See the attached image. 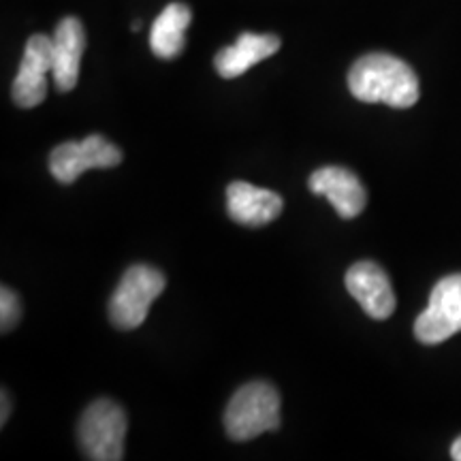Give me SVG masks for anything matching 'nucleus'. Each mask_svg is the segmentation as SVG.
Instances as JSON below:
<instances>
[{"label": "nucleus", "instance_id": "f257e3e1", "mask_svg": "<svg viewBox=\"0 0 461 461\" xmlns=\"http://www.w3.org/2000/svg\"><path fill=\"white\" fill-rule=\"evenodd\" d=\"M348 90L357 101L408 109L419 101V77L411 65L391 54H367L348 73Z\"/></svg>", "mask_w": 461, "mask_h": 461}, {"label": "nucleus", "instance_id": "f03ea898", "mask_svg": "<svg viewBox=\"0 0 461 461\" xmlns=\"http://www.w3.org/2000/svg\"><path fill=\"white\" fill-rule=\"evenodd\" d=\"M280 393L269 383L255 380L238 389L224 411V429L230 440L252 438L280 428Z\"/></svg>", "mask_w": 461, "mask_h": 461}, {"label": "nucleus", "instance_id": "7ed1b4c3", "mask_svg": "<svg viewBox=\"0 0 461 461\" xmlns=\"http://www.w3.org/2000/svg\"><path fill=\"white\" fill-rule=\"evenodd\" d=\"M167 280L149 265H132L122 276L109 299V321L122 331L137 330L152 305L165 291Z\"/></svg>", "mask_w": 461, "mask_h": 461}, {"label": "nucleus", "instance_id": "20e7f679", "mask_svg": "<svg viewBox=\"0 0 461 461\" xmlns=\"http://www.w3.org/2000/svg\"><path fill=\"white\" fill-rule=\"evenodd\" d=\"M129 419L122 406L112 400H96L86 408L77 428L84 455L95 461H118L124 457V438Z\"/></svg>", "mask_w": 461, "mask_h": 461}, {"label": "nucleus", "instance_id": "39448f33", "mask_svg": "<svg viewBox=\"0 0 461 461\" xmlns=\"http://www.w3.org/2000/svg\"><path fill=\"white\" fill-rule=\"evenodd\" d=\"M461 331V274L436 282L429 303L414 321V338L425 346L442 344Z\"/></svg>", "mask_w": 461, "mask_h": 461}, {"label": "nucleus", "instance_id": "423d86ee", "mask_svg": "<svg viewBox=\"0 0 461 461\" xmlns=\"http://www.w3.org/2000/svg\"><path fill=\"white\" fill-rule=\"evenodd\" d=\"M122 163V152L101 135L84 141H67L50 154V173L60 184H73L88 169H112Z\"/></svg>", "mask_w": 461, "mask_h": 461}, {"label": "nucleus", "instance_id": "0eeeda50", "mask_svg": "<svg viewBox=\"0 0 461 461\" xmlns=\"http://www.w3.org/2000/svg\"><path fill=\"white\" fill-rule=\"evenodd\" d=\"M54 71V48L51 37L45 34H32L28 39L24 58H22L20 71L15 75L14 101L17 107L32 109L41 105L48 96V75Z\"/></svg>", "mask_w": 461, "mask_h": 461}, {"label": "nucleus", "instance_id": "6e6552de", "mask_svg": "<svg viewBox=\"0 0 461 461\" xmlns=\"http://www.w3.org/2000/svg\"><path fill=\"white\" fill-rule=\"evenodd\" d=\"M346 291L357 299L363 312L376 321H384L395 310V293L389 276L372 261H359L346 272Z\"/></svg>", "mask_w": 461, "mask_h": 461}, {"label": "nucleus", "instance_id": "1a4fd4ad", "mask_svg": "<svg viewBox=\"0 0 461 461\" xmlns=\"http://www.w3.org/2000/svg\"><path fill=\"white\" fill-rule=\"evenodd\" d=\"M308 188L314 194L327 197V201L336 207L339 218L350 221L357 218L366 210L367 205V193L359 182V177L346 167H322V169L314 171L308 180Z\"/></svg>", "mask_w": 461, "mask_h": 461}, {"label": "nucleus", "instance_id": "9d476101", "mask_svg": "<svg viewBox=\"0 0 461 461\" xmlns=\"http://www.w3.org/2000/svg\"><path fill=\"white\" fill-rule=\"evenodd\" d=\"M285 210V201L274 190L252 186L248 182H233L227 188V212L244 227H265Z\"/></svg>", "mask_w": 461, "mask_h": 461}, {"label": "nucleus", "instance_id": "9b49d317", "mask_svg": "<svg viewBox=\"0 0 461 461\" xmlns=\"http://www.w3.org/2000/svg\"><path fill=\"white\" fill-rule=\"evenodd\" d=\"M51 48H54V77L56 88L60 92H71L77 86L79 67H82V56L86 50V32L82 22L77 17H65L58 22L54 37H51Z\"/></svg>", "mask_w": 461, "mask_h": 461}, {"label": "nucleus", "instance_id": "f8f14e48", "mask_svg": "<svg viewBox=\"0 0 461 461\" xmlns=\"http://www.w3.org/2000/svg\"><path fill=\"white\" fill-rule=\"evenodd\" d=\"M280 39L276 34H255L244 32L240 34L235 45L221 50L214 58V67L221 77L235 79L244 75L248 68H252L265 58L274 56L280 50Z\"/></svg>", "mask_w": 461, "mask_h": 461}, {"label": "nucleus", "instance_id": "ddd939ff", "mask_svg": "<svg viewBox=\"0 0 461 461\" xmlns=\"http://www.w3.org/2000/svg\"><path fill=\"white\" fill-rule=\"evenodd\" d=\"M193 14L184 3H171L167 5L157 20H154L152 28H149V48H152L154 56L160 60H171V58L180 56L184 51V43H186V28L190 26Z\"/></svg>", "mask_w": 461, "mask_h": 461}, {"label": "nucleus", "instance_id": "4468645a", "mask_svg": "<svg viewBox=\"0 0 461 461\" xmlns=\"http://www.w3.org/2000/svg\"><path fill=\"white\" fill-rule=\"evenodd\" d=\"M22 316V305H20V297L11 291L9 286L0 288V330L3 333H7L14 330Z\"/></svg>", "mask_w": 461, "mask_h": 461}, {"label": "nucleus", "instance_id": "2eb2a0df", "mask_svg": "<svg viewBox=\"0 0 461 461\" xmlns=\"http://www.w3.org/2000/svg\"><path fill=\"white\" fill-rule=\"evenodd\" d=\"M9 411H11V403H9V395L7 391L3 389V414H0V423H7V417H9Z\"/></svg>", "mask_w": 461, "mask_h": 461}, {"label": "nucleus", "instance_id": "dca6fc26", "mask_svg": "<svg viewBox=\"0 0 461 461\" xmlns=\"http://www.w3.org/2000/svg\"><path fill=\"white\" fill-rule=\"evenodd\" d=\"M451 457H453L455 461H461V436L457 438V440L453 442V447H451Z\"/></svg>", "mask_w": 461, "mask_h": 461}]
</instances>
